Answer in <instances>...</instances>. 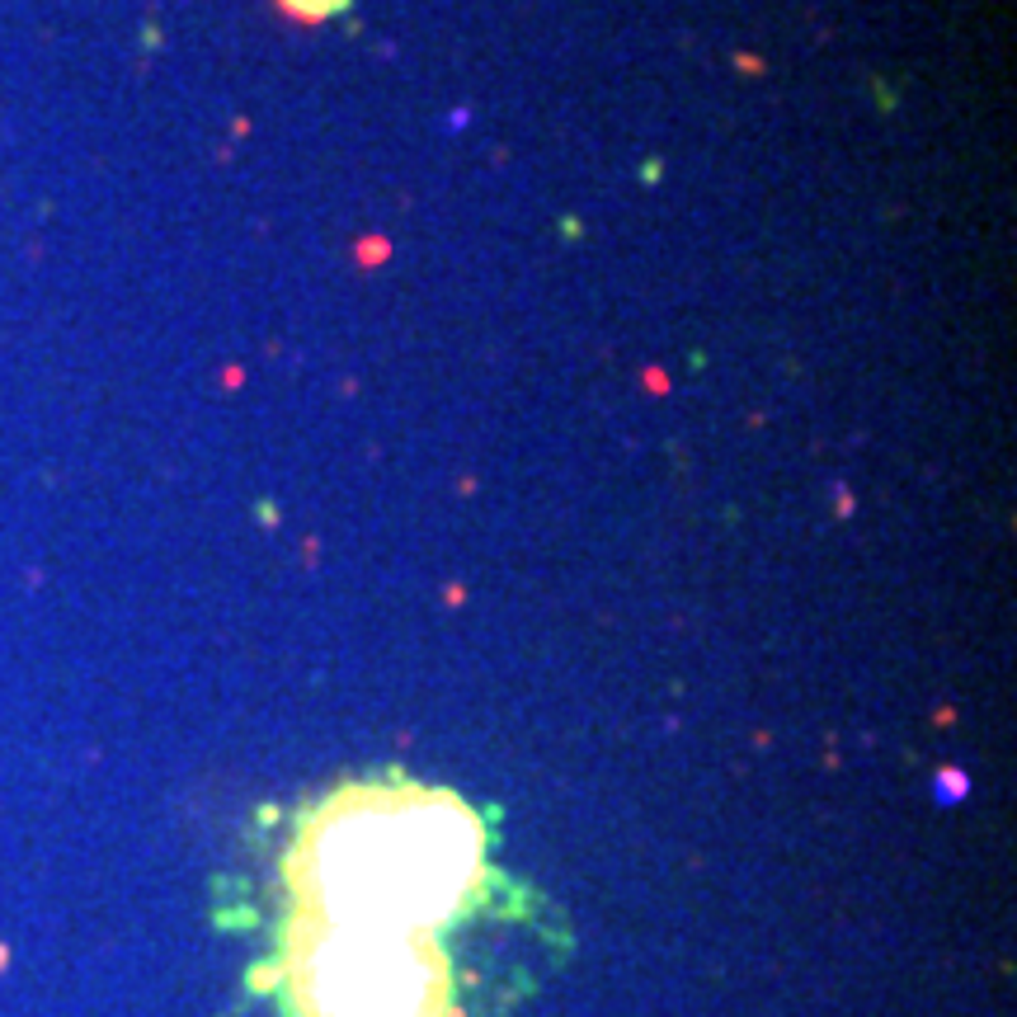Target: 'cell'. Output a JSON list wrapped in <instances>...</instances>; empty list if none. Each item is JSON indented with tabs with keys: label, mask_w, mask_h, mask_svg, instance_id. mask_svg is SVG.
<instances>
[{
	"label": "cell",
	"mask_w": 1017,
	"mask_h": 1017,
	"mask_svg": "<svg viewBox=\"0 0 1017 1017\" xmlns=\"http://www.w3.org/2000/svg\"><path fill=\"white\" fill-rule=\"evenodd\" d=\"M486 872V829L462 796L420 782H363L325 796L288 848L292 919L325 928L439 932Z\"/></svg>",
	"instance_id": "1"
},
{
	"label": "cell",
	"mask_w": 1017,
	"mask_h": 1017,
	"mask_svg": "<svg viewBox=\"0 0 1017 1017\" xmlns=\"http://www.w3.org/2000/svg\"><path fill=\"white\" fill-rule=\"evenodd\" d=\"M283 998L292 1017H447L433 932L288 923Z\"/></svg>",
	"instance_id": "2"
}]
</instances>
